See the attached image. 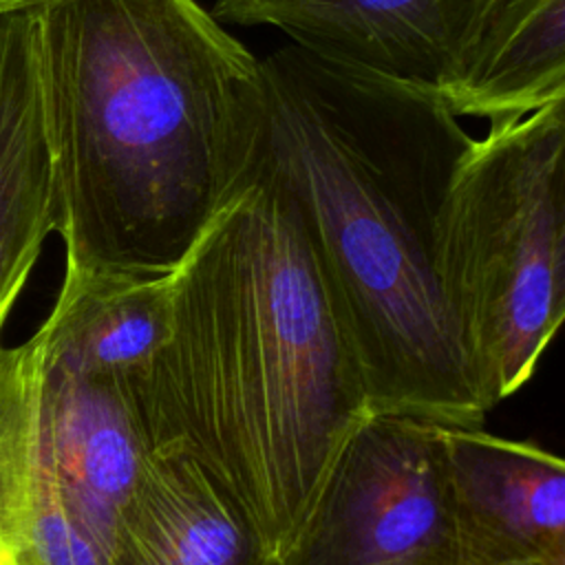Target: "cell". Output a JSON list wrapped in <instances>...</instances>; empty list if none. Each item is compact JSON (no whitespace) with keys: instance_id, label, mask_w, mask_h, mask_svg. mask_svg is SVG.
I'll return each mask as SVG.
<instances>
[{"instance_id":"1","label":"cell","mask_w":565,"mask_h":565,"mask_svg":"<svg viewBox=\"0 0 565 565\" xmlns=\"http://www.w3.org/2000/svg\"><path fill=\"white\" fill-rule=\"evenodd\" d=\"M168 278L139 388L152 448L188 452L280 558L371 408L302 210L260 150Z\"/></svg>"},{"instance_id":"2","label":"cell","mask_w":565,"mask_h":565,"mask_svg":"<svg viewBox=\"0 0 565 565\" xmlns=\"http://www.w3.org/2000/svg\"><path fill=\"white\" fill-rule=\"evenodd\" d=\"M64 274L168 276L252 170L260 57L196 0L33 9Z\"/></svg>"},{"instance_id":"3","label":"cell","mask_w":565,"mask_h":565,"mask_svg":"<svg viewBox=\"0 0 565 565\" xmlns=\"http://www.w3.org/2000/svg\"><path fill=\"white\" fill-rule=\"evenodd\" d=\"M260 157L298 201L371 413L479 428L488 406L439 287L430 232L475 139L439 86L260 57Z\"/></svg>"},{"instance_id":"4","label":"cell","mask_w":565,"mask_h":565,"mask_svg":"<svg viewBox=\"0 0 565 565\" xmlns=\"http://www.w3.org/2000/svg\"><path fill=\"white\" fill-rule=\"evenodd\" d=\"M563 119L547 104L490 126L461 154L430 256L488 411L534 373L554 327V163Z\"/></svg>"},{"instance_id":"5","label":"cell","mask_w":565,"mask_h":565,"mask_svg":"<svg viewBox=\"0 0 565 565\" xmlns=\"http://www.w3.org/2000/svg\"><path fill=\"white\" fill-rule=\"evenodd\" d=\"M278 565H466L441 424L369 413Z\"/></svg>"},{"instance_id":"6","label":"cell","mask_w":565,"mask_h":565,"mask_svg":"<svg viewBox=\"0 0 565 565\" xmlns=\"http://www.w3.org/2000/svg\"><path fill=\"white\" fill-rule=\"evenodd\" d=\"M119 539L60 457L40 331L0 342V565H115Z\"/></svg>"},{"instance_id":"7","label":"cell","mask_w":565,"mask_h":565,"mask_svg":"<svg viewBox=\"0 0 565 565\" xmlns=\"http://www.w3.org/2000/svg\"><path fill=\"white\" fill-rule=\"evenodd\" d=\"M472 0H214L223 24L274 26L291 44L335 64L439 86Z\"/></svg>"},{"instance_id":"8","label":"cell","mask_w":565,"mask_h":565,"mask_svg":"<svg viewBox=\"0 0 565 565\" xmlns=\"http://www.w3.org/2000/svg\"><path fill=\"white\" fill-rule=\"evenodd\" d=\"M466 565L545 561L565 545V457L441 426Z\"/></svg>"},{"instance_id":"9","label":"cell","mask_w":565,"mask_h":565,"mask_svg":"<svg viewBox=\"0 0 565 565\" xmlns=\"http://www.w3.org/2000/svg\"><path fill=\"white\" fill-rule=\"evenodd\" d=\"M57 227L33 11L0 15V338Z\"/></svg>"},{"instance_id":"10","label":"cell","mask_w":565,"mask_h":565,"mask_svg":"<svg viewBox=\"0 0 565 565\" xmlns=\"http://www.w3.org/2000/svg\"><path fill=\"white\" fill-rule=\"evenodd\" d=\"M459 117L516 121L565 95V0H472L439 84Z\"/></svg>"},{"instance_id":"11","label":"cell","mask_w":565,"mask_h":565,"mask_svg":"<svg viewBox=\"0 0 565 565\" xmlns=\"http://www.w3.org/2000/svg\"><path fill=\"white\" fill-rule=\"evenodd\" d=\"M115 565H278V558L188 452L154 448L126 505Z\"/></svg>"},{"instance_id":"12","label":"cell","mask_w":565,"mask_h":565,"mask_svg":"<svg viewBox=\"0 0 565 565\" xmlns=\"http://www.w3.org/2000/svg\"><path fill=\"white\" fill-rule=\"evenodd\" d=\"M168 276L64 274L55 305L38 329L49 355L75 373L139 395L168 338Z\"/></svg>"},{"instance_id":"13","label":"cell","mask_w":565,"mask_h":565,"mask_svg":"<svg viewBox=\"0 0 565 565\" xmlns=\"http://www.w3.org/2000/svg\"><path fill=\"white\" fill-rule=\"evenodd\" d=\"M563 119V139L554 163V327L565 322V95L552 102Z\"/></svg>"},{"instance_id":"14","label":"cell","mask_w":565,"mask_h":565,"mask_svg":"<svg viewBox=\"0 0 565 565\" xmlns=\"http://www.w3.org/2000/svg\"><path fill=\"white\" fill-rule=\"evenodd\" d=\"M49 0H0V15L4 13H18V11H33Z\"/></svg>"},{"instance_id":"15","label":"cell","mask_w":565,"mask_h":565,"mask_svg":"<svg viewBox=\"0 0 565 565\" xmlns=\"http://www.w3.org/2000/svg\"><path fill=\"white\" fill-rule=\"evenodd\" d=\"M543 563H547V565H565V545L561 550L552 552Z\"/></svg>"},{"instance_id":"16","label":"cell","mask_w":565,"mask_h":565,"mask_svg":"<svg viewBox=\"0 0 565 565\" xmlns=\"http://www.w3.org/2000/svg\"><path fill=\"white\" fill-rule=\"evenodd\" d=\"M497 565H547L543 561H516V563H497Z\"/></svg>"}]
</instances>
